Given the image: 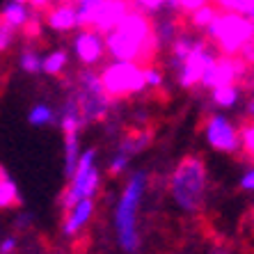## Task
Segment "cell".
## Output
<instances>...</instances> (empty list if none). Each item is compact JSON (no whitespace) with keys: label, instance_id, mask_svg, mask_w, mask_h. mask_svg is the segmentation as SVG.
I'll list each match as a JSON object with an SVG mask.
<instances>
[{"label":"cell","instance_id":"6da1fadb","mask_svg":"<svg viewBox=\"0 0 254 254\" xmlns=\"http://www.w3.org/2000/svg\"><path fill=\"white\" fill-rule=\"evenodd\" d=\"M106 48L110 55L126 62H137L140 66H149L158 51V42L154 35V23L140 9H130L106 39Z\"/></svg>","mask_w":254,"mask_h":254},{"label":"cell","instance_id":"7a4b0ae2","mask_svg":"<svg viewBox=\"0 0 254 254\" xmlns=\"http://www.w3.org/2000/svg\"><path fill=\"white\" fill-rule=\"evenodd\" d=\"M206 165L199 156H186L170 179L172 199L184 211H199L206 199Z\"/></svg>","mask_w":254,"mask_h":254},{"label":"cell","instance_id":"3957f363","mask_svg":"<svg viewBox=\"0 0 254 254\" xmlns=\"http://www.w3.org/2000/svg\"><path fill=\"white\" fill-rule=\"evenodd\" d=\"M147 186V172H133L128 179L122 199L115 211V227H117L119 245L126 252H135L137 250V208L142 201V192Z\"/></svg>","mask_w":254,"mask_h":254},{"label":"cell","instance_id":"277c9868","mask_svg":"<svg viewBox=\"0 0 254 254\" xmlns=\"http://www.w3.org/2000/svg\"><path fill=\"white\" fill-rule=\"evenodd\" d=\"M206 30L211 42L218 46V53L222 55H238L245 42L254 37L252 18L236 12H218Z\"/></svg>","mask_w":254,"mask_h":254},{"label":"cell","instance_id":"5b68a950","mask_svg":"<svg viewBox=\"0 0 254 254\" xmlns=\"http://www.w3.org/2000/svg\"><path fill=\"white\" fill-rule=\"evenodd\" d=\"M101 87L110 99H124L144 89V66L137 62L117 60L101 71Z\"/></svg>","mask_w":254,"mask_h":254},{"label":"cell","instance_id":"8992f818","mask_svg":"<svg viewBox=\"0 0 254 254\" xmlns=\"http://www.w3.org/2000/svg\"><path fill=\"white\" fill-rule=\"evenodd\" d=\"M94 158H96V151L94 149H87L83 156H78V165L73 170V181L71 186L64 190V195L60 199L62 208L69 211L78 199H92L99 190V184H101V174L99 170L94 167Z\"/></svg>","mask_w":254,"mask_h":254},{"label":"cell","instance_id":"52a82bcc","mask_svg":"<svg viewBox=\"0 0 254 254\" xmlns=\"http://www.w3.org/2000/svg\"><path fill=\"white\" fill-rule=\"evenodd\" d=\"M73 99H76L78 110L83 115L85 124L103 119L108 115V110H110V103H113V99L101 87L99 76L92 73V71H83L80 73V87H78Z\"/></svg>","mask_w":254,"mask_h":254},{"label":"cell","instance_id":"ba28073f","mask_svg":"<svg viewBox=\"0 0 254 254\" xmlns=\"http://www.w3.org/2000/svg\"><path fill=\"white\" fill-rule=\"evenodd\" d=\"M243 76H250L248 62L241 55H222V58H215L208 64V69L204 71L199 83L215 89L222 87V85H238L243 80Z\"/></svg>","mask_w":254,"mask_h":254},{"label":"cell","instance_id":"9c48e42d","mask_svg":"<svg viewBox=\"0 0 254 254\" xmlns=\"http://www.w3.org/2000/svg\"><path fill=\"white\" fill-rule=\"evenodd\" d=\"M215 58H218V53L211 48V42L195 39L190 53L186 55V60L179 66V83H181V87H195Z\"/></svg>","mask_w":254,"mask_h":254},{"label":"cell","instance_id":"30bf717a","mask_svg":"<svg viewBox=\"0 0 254 254\" xmlns=\"http://www.w3.org/2000/svg\"><path fill=\"white\" fill-rule=\"evenodd\" d=\"M206 140L213 149L218 151H225V154H234L241 144H238V130L234 128L227 117L222 115H215V117L208 119L206 124Z\"/></svg>","mask_w":254,"mask_h":254},{"label":"cell","instance_id":"8fae6325","mask_svg":"<svg viewBox=\"0 0 254 254\" xmlns=\"http://www.w3.org/2000/svg\"><path fill=\"white\" fill-rule=\"evenodd\" d=\"M128 12H130V0H101L96 16L92 21V30L108 35Z\"/></svg>","mask_w":254,"mask_h":254},{"label":"cell","instance_id":"7c38bea8","mask_svg":"<svg viewBox=\"0 0 254 254\" xmlns=\"http://www.w3.org/2000/svg\"><path fill=\"white\" fill-rule=\"evenodd\" d=\"M76 53L83 64H87V66L96 64V62L103 58V39H101V32H96V30H92V28L78 32Z\"/></svg>","mask_w":254,"mask_h":254},{"label":"cell","instance_id":"4fadbf2b","mask_svg":"<svg viewBox=\"0 0 254 254\" xmlns=\"http://www.w3.org/2000/svg\"><path fill=\"white\" fill-rule=\"evenodd\" d=\"M151 140H154V130L149 128V126H144V128H130V130H126V135L119 142V154H124L130 158L133 154H140L142 149H147L151 144Z\"/></svg>","mask_w":254,"mask_h":254},{"label":"cell","instance_id":"5bb4252c","mask_svg":"<svg viewBox=\"0 0 254 254\" xmlns=\"http://www.w3.org/2000/svg\"><path fill=\"white\" fill-rule=\"evenodd\" d=\"M92 211H94V201L92 199H78L73 206L69 208V218L64 222V234L66 236H73L80 227L92 218Z\"/></svg>","mask_w":254,"mask_h":254},{"label":"cell","instance_id":"9a60e30c","mask_svg":"<svg viewBox=\"0 0 254 254\" xmlns=\"http://www.w3.org/2000/svg\"><path fill=\"white\" fill-rule=\"evenodd\" d=\"M48 25L53 30H60V32H66V30L76 28V7L60 5V7H55V9H51V14H48Z\"/></svg>","mask_w":254,"mask_h":254},{"label":"cell","instance_id":"2e32d148","mask_svg":"<svg viewBox=\"0 0 254 254\" xmlns=\"http://www.w3.org/2000/svg\"><path fill=\"white\" fill-rule=\"evenodd\" d=\"M21 204V192H18L14 179L0 167V208H12Z\"/></svg>","mask_w":254,"mask_h":254},{"label":"cell","instance_id":"e0dca14e","mask_svg":"<svg viewBox=\"0 0 254 254\" xmlns=\"http://www.w3.org/2000/svg\"><path fill=\"white\" fill-rule=\"evenodd\" d=\"M78 165V133H64V174L71 177Z\"/></svg>","mask_w":254,"mask_h":254},{"label":"cell","instance_id":"ac0fdd59","mask_svg":"<svg viewBox=\"0 0 254 254\" xmlns=\"http://www.w3.org/2000/svg\"><path fill=\"white\" fill-rule=\"evenodd\" d=\"M2 21H5L9 28H23L25 23H28V9H25V5H21V2H9V5H5V9H2Z\"/></svg>","mask_w":254,"mask_h":254},{"label":"cell","instance_id":"d6986e66","mask_svg":"<svg viewBox=\"0 0 254 254\" xmlns=\"http://www.w3.org/2000/svg\"><path fill=\"white\" fill-rule=\"evenodd\" d=\"M241 99V87L238 85H222L213 89V101L220 108H234Z\"/></svg>","mask_w":254,"mask_h":254},{"label":"cell","instance_id":"ffe728a7","mask_svg":"<svg viewBox=\"0 0 254 254\" xmlns=\"http://www.w3.org/2000/svg\"><path fill=\"white\" fill-rule=\"evenodd\" d=\"M101 0H78V9H76V25L83 28H92V21L96 16Z\"/></svg>","mask_w":254,"mask_h":254},{"label":"cell","instance_id":"44dd1931","mask_svg":"<svg viewBox=\"0 0 254 254\" xmlns=\"http://www.w3.org/2000/svg\"><path fill=\"white\" fill-rule=\"evenodd\" d=\"M218 12H220L218 7H211L204 2L201 7H197L195 12H190V25H195V28H199V30H206L213 18L218 16Z\"/></svg>","mask_w":254,"mask_h":254},{"label":"cell","instance_id":"7402d4cb","mask_svg":"<svg viewBox=\"0 0 254 254\" xmlns=\"http://www.w3.org/2000/svg\"><path fill=\"white\" fill-rule=\"evenodd\" d=\"M218 9H222V12H236V14L252 18L254 0H218Z\"/></svg>","mask_w":254,"mask_h":254},{"label":"cell","instance_id":"603a6c76","mask_svg":"<svg viewBox=\"0 0 254 254\" xmlns=\"http://www.w3.org/2000/svg\"><path fill=\"white\" fill-rule=\"evenodd\" d=\"M64 66H66V53L64 51H53V53L48 55V58H44V62H42V69L46 71V73H51V76L60 73Z\"/></svg>","mask_w":254,"mask_h":254},{"label":"cell","instance_id":"cb8c5ba5","mask_svg":"<svg viewBox=\"0 0 254 254\" xmlns=\"http://www.w3.org/2000/svg\"><path fill=\"white\" fill-rule=\"evenodd\" d=\"M28 119H30V124H35V126L53 124V122H55V113L46 106V103H39V106H35L32 110H30Z\"/></svg>","mask_w":254,"mask_h":254},{"label":"cell","instance_id":"d4e9b609","mask_svg":"<svg viewBox=\"0 0 254 254\" xmlns=\"http://www.w3.org/2000/svg\"><path fill=\"white\" fill-rule=\"evenodd\" d=\"M42 62L44 60L37 51H23V55H21V66L28 73H39L42 71Z\"/></svg>","mask_w":254,"mask_h":254},{"label":"cell","instance_id":"484cf974","mask_svg":"<svg viewBox=\"0 0 254 254\" xmlns=\"http://www.w3.org/2000/svg\"><path fill=\"white\" fill-rule=\"evenodd\" d=\"M238 144H243V149H245L248 156L254 154V128H252V124H245L241 130H238Z\"/></svg>","mask_w":254,"mask_h":254},{"label":"cell","instance_id":"4316f807","mask_svg":"<svg viewBox=\"0 0 254 254\" xmlns=\"http://www.w3.org/2000/svg\"><path fill=\"white\" fill-rule=\"evenodd\" d=\"M12 39H14V28H9V25L2 21V16H0V53L12 46Z\"/></svg>","mask_w":254,"mask_h":254},{"label":"cell","instance_id":"83f0119b","mask_svg":"<svg viewBox=\"0 0 254 254\" xmlns=\"http://www.w3.org/2000/svg\"><path fill=\"white\" fill-rule=\"evenodd\" d=\"M144 85H151V87H160L163 85V71L156 69V66H144Z\"/></svg>","mask_w":254,"mask_h":254},{"label":"cell","instance_id":"f1b7e54d","mask_svg":"<svg viewBox=\"0 0 254 254\" xmlns=\"http://www.w3.org/2000/svg\"><path fill=\"white\" fill-rule=\"evenodd\" d=\"M206 2V0H172L170 5L172 7H177L181 14H190V12H195L197 7H201Z\"/></svg>","mask_w":254,"mask_h":254},{"label":"cell","instance_id":"f546056e","mask_svg":"<svg viewBox=\"0 0 254 254\" xmlns=\"http://www.w3.org/2000/svg\"><path fill=\"white\" fill-rule=\"evenodd\" d=\"M126 165H128V156H124V154H119V151H117V156L110 160V177H117V174H122Z\"/></svg>","mask_w":254,"mask_h":254},{"label":"cell","instance_id":"4dcf8cb0","mask_svg":"<svg viewBox=\"0 0 254 254\" xmlns=\"http://www.w3.org/2000/svg\"><path fill=\"white\" fill-rule=\"evenodd\" d=\"M170 2L172 0H135V5L144 12H156V9H160L163 5H170Z\"/></svg>","mask_w":254,"mask_h":254},{"label":"cell","instance_id":"1f68e13d","mask_svg":"<svg viewBox=\"0 0 254 254\" xmlns=\"http://www.w3.org/2000/svg\"><path fill=\"white\" fill-rule=\"evenodd\" d=\"M241 188L243 190H252L254 188V170L250 167V170H245V174L241 177Z\"/></svg>","mask_w":254,"mask_h":254},{"label":"cell","instance_id":"d6a6232c","mask_svg":"<svg viewBox=\"0 0 254 254\" xmlns=\"http://www.w3.org/2000/svg\"><path fill=\"white\" fill-rule=\"evenodd\" d=\"M14 248H16V241L14 238H5V241L0 243V254H12Z\"/></svg>","mask_w":254,"mask_h":254},{"label":"cell","instance_id":"836d02e7","mask_svg":"<svg viewBox=\"0 0 254 254\" xmlns=\"http://www.w3.org/2000/svg\"><path fill=\"white\" fill-rule=\"evenodd\" d=\"M28 2H32L35 12H42V9H48V7H51V0H28Z\"/></svg>","mask_w":254,"mask_h":254},{"label":"cell","instance_id":"e575fe53","mask_svg":"<svg viewBox=\"0 0 254 254\" xmlns=\"http://www.w3.org/2000/svg\"><path fill=\"white\" fill-rule=\"evenodd\" d=\"M30 220H32V215H21V218H18V227H21V229H23V227L28 225Z\"/></svg>","mask_w":254,"mask_h":254},{"label":"cell","instance_id":"d590c367","mask_svg":"<svg viewBox=\"0 0 254 254\" xmlns=\"http://www.w3.org/2000/svg\"><path fill=\"white\" fill-rule=\"evenodd\" d=\"M213 254H229V252H227V250H222V248H220V250H215V252H213Z\"/></svg>","mask_w":254,"mask_h":254},{"label":"cell","instance_id":"8d00e7d4","mask_svg":"<svg viewBox=\"0 0 254 254\" xmlns=\"http://www.w3.org/2000/svg\"><path fill=\"white\" fill-rule=\"evenodd\" d=\"M14 2H21V5H25V2H28V0H14Z\"/></svg>","mask_w":254,"mask_h":254},{"label":"cell","instance_id":"74e56055","mask_svg":"<svg viewBox=\"0 0 254 254\" xmlns=\"http://www.w3.org/2000/svg\"><path fill=\"white\" fill-rule=\"evenodd\" d=\"M76 2H78V0H76Z\"/></svg>","mask_w":254,"mask_h":254}]
</instances>
